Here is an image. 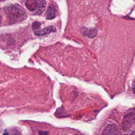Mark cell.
I'll list each match as a JSON object with an SVG mask.
<instances>
[{"label": "cell", "mask_w": 135, "mask_h": 135, "mask_svg": "<svg viewBox=\"0 0 135 135\" xmlns=\"http://www.w3.org/2000/svg\"><path fill=\"white\" fill-rule=\"evenodd\" d=\"M5 1V0H0V1Z\"/></svg>", "instance_id": "obj_12"}, {"label": "cell", "mask_w": 135, "mask_h": 135, "mask_svg": "<svg viewBox=\"0 0 135 135\" xmlns=\"http://www.w3.org/2000/svg\"><path fill=\"white\" fill-rule=\"evenodd\" d=\"M38 134H48V132H47V131H43L40 130L38 131Z\"/></svg>", "instance_id": "obj_9"}, {"label": "cell", "mask_w": 135, "mask_h": 135, "mask_svg": "<svg viewBox=\"0 0 135 135\" xmlns=\"http://www.w3.org/2000/svg\"><path fill=\"white\" fill-rule=\"evenodd\" d=\"M7 21L9 24H14L25 20L26 14L22 6L17 4H11L4 7Z\"/></svg>", "instance_id": "obj_1"}, {"label": "cell", "mask_w": 135, "mask_h": 135, "mask_svg": "<svg viewBox=\"0 0 135 135\" xmlns=\"http://www.w3.org/2000/svg\"><path fill=\"white\" fill-rule=\"evenodd\" d=\"M2 14H1V11H0V25L2 23Z\"/></svg>", "instance_id": "obj_11"}, {"label": "cell", "mask_w": 135, "mask_h": 135, "mask_svg": "<svg viewBox=\"0 0 135 135\" xmlns=\"http://www.w3.org/2000/svg\"><path fill=\"white\" fill-rule=\"evenodd\" d=\"M55 31H56V28L54 26H49L43 29H37L34 30V33L36 35H43Z\"/></svg>", "instance_id": "obj_4"}, {"label": "cell", "mask_w": 135, "mask_h": 135, "mask_svg": "<svg viewBox=\"0 0 135 135\" xmlns=\"http://www.w3.org/2000/svg\"><path fill=\"white\" fill-rule=\"evenodd\" d=\"M26 8L34 15H40L45 9L46 2L45 0H25Z\"/></svg>", "instance_id": "obj_2"}, {"label": "cell", "mask_w": 135, "mask_h": 135, "mask_svg": "<svg viewBox=\"0 0 135 135\" xmlns=\"http://www.w3.org/2000/svg\"><path fill=\"white\" fill-rule=\"evenodd\" d=\"M132 124L135 125V109L130 111L124 117L122 121V127L124 130H128Z\"/></svg>", "instance_id": "obj_3"}, {"label": "cell", "mask_w": 135, "mask_h": 135, "mask_svg": "<svg viewBox=\"0 0 135 135\" xmlns=\"http://www.w3.org/2000/svg\"><path fill=\"white\" fill-rule=\"evenodd\" d=\"M117 131V127L113 124H111L107 127V128L102 132V134H115Z\"/></svg>", "instance_id": "obj_7"}, {"label": "cell", "mask_w": 135, "mask_h": 135, "mask_svg": "<svg viewBox=\"0 0 135 135\" xmlns=\"http://www.w3.org/2000/svg\"><path fill=\"white\" fill-rule=\"evenodd\" d=\"M41 23L38 22H34L32 24V28L34 30H36L37 29H38L40 27Z\"/></svg>", "instance_id": "obj_8"}, {"label": "cell", "mask_w": 135, "mask_h": 135, "mask_svg": "<svg viewBox=\"0 0 135 135\" xmlns=\"http://www.w3.org/2000/svg\"><path fill=\"white\" fill-rule=\"evenodd\" d=\"M132 89H133V92L135 93V80L134 81V82H133V83Z\"/></svg>", "instance_id": "obj_10"}, {"label": "cell", "mask_w": 135, "mask_h": 135, "mask_svg": "<svg viewBox=\"0 0 135 135\" xmlns=\"http://www.w3.org/2000/svg\"><path fill=\"white\" fill-rule=\"evenodd\" d=\"M81 32L82 33H83V34L87 35L88 37L93 38L95 37L98 33V31L95 28H92L90 30L85 28H82L81 29Z\"/></svg>", "instance_id": "obj_5"}, {"label": "cell", "mask_w": 135, "mask_h": 135, "mask_svg": "<svg viewBox=\"0 0 135 135\" xmlns=\"http://www.w3.org/2000/svg\"><path fill=\"white\" fill-rule=\"evenodd\" d=\"M55 17V8L53 5H50L46 11V18L48 20L53 19Z\"/></svg>", "instance_id": "obj_6"}]
</instances>
